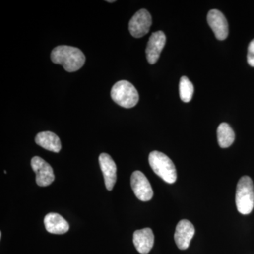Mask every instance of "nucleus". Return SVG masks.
<instances>
[{"instance_id": "3", "label": "nucleus", "mask_w": 254, "mask_h": 254, "mask_svg": "<svg viewBox=\"0 0 254 254\" xmlns=\"http://www.w3.org/2000/svg\"><path fill=\"white\" fill-rule=\"evenodd\" d=\"M235 200L237 210L241 214L248 215L252 213L254 208V187L250 177H242L238 182Z\"/></svg>"}, {"instance_id": "16", "label": "nucleus", "mask_w": 254, "mask_h": 254, "mask_svg": "<svg viewBox=\"0 0 254 254\" xmlns=\"http://www.w3.org/2000/svg\"><path fill=\"white\" fill-rule=\"evenodd\" d=\"M194 88L187 76H182L180 82V95L182 101L189 103L191 100Z\"/></svg>"}, {"instance_id": "5", "label": "nucleus", "mask_w": 254, "mask_h": 254, "mask_svg": "<svg viewBox=\"0 0 254 254\" xmlns=\"http://www.w3.org/2000/svg\"><path fill=\"white\" fill-rule=\"evenodd\" d=\"M152 25V17L146 9H142L133 15L128 23V30L132 36L142 38L150 31Z\"/></svg>"}, {"instance_id": "18", "label": "nucleus", "mask_w": 254, "mask_h": 254, "mask_svg": "<svg viewBox=\"0 0 254 254\" xmlns=\"http://www.w3.org/2000/svg\"><path fill=\"white\" fill-rule=\"evenodd\" d=\"M108 2L112 3V2H115V0H113V1H107Z\"/></svg>"}, {"instance_id": "15", "label": "nucleus", "mask_w": 254, "mask_h": 254, "mask_svg": "<svg viewBox=\"0 0 254 254\" xmlns=\"http://www.w3.org/2000/svg\"><path fill=\"white\" fill-rule=\"evenodd\" d=\"M217 135L218 144L222 148H228L235 141V132L228 124H220L217 130Z\"/></svg>"}, {"instance_id": "7", "label": "nucleus", "mask_w": 254, "mask_h": 254, "mask_svg": "<svg viewBox=\"0 0 254 254\" xmlns=\"http://www.w3.org/2000/svg\"><path fill=\"white\" fill-rule=\"evenodd\" d=\"M131 185L133 193L141 201H148L153 198V191L147 177L140 171L131 175Z\"/></svg>"}, {"instance_id": "14", "label": "nucleus", "mask_w": 254, "mask_h": 254, "mask_svg": "<svg viewBox=\"0 0 254 254\" xmlns=\"http://www.w3.org/2000/svg\"><path fill=\"white\" fill-rule=\"evenodd\" d=\"M36 143L42 148L54 153H59L62 149L59 137L51 131L40 132L36 137Z\"/></svg>"}, {"instance_id": "13", "label": "nucleus", "mask_w": 254, "mask_h": 254, "mask_svg": "<svg viewBox=\"0 0 254 254\" xmlns=\"http://www.w3.org/2000/svg\"><path fill=\"white\" fill-rule=\"evenodd\" d=\"M44 224L47 231L55 235H63L69 229L67 221L58 213H48L45 217Z\"/></svg>"}, {"instance_id": "12", "label": "nucleus", "mask_w": 254, "mask_h": 254, "mask_svg": "<svg viewBox=\"0 0 254 254\" xmlns=\"http://www.w3.org/2000/svg\"><path fill=\"white\" fill-rule=\"evenodd\" d=\"M154 235L150 228L136 230L133 233V245L140 254H148L154 245Z\"/></svg>"}, {"instance_id": "8", "label": "nucleus", "mask_w": 254, "mask_h": 254, "mask_svg": "<svg viewBox=\"0 0 254 254\" xmlns=\"http://www.w3.org/2000/svg\"><path fill=\"white\" fill-rule=\"evenodd\" d=\"M207 21L217 39L220 41L226 39L229 34L228 23L221 11L217 9L210 10L207 16Z\"/></svg>"}, {"instance_id": "1", "label": "nucleus", "mask_w": 254, "mask_h": 254, "mask_svg": "<svg viewBox=\"0 0 254 254\" xmlns=\"http://www.w3.org/2000/svg\"><path fill=\"white\" fill-rule=\"evenodd\" d=\"M51 60L53 63L62 65L68 72H74L84 65L86 57L77 48L60 46L52 51Z\"/></svg>"}, {"instance_id": "6", "label": "nucleus", "mask_w": 254, "mask_h": 254, "mask_svg": "<svg viewBox=\"0 0 254 254\" xmlns=\"http://www.w3.org/2000/svg\"><path fill=\"white\" fill-rule=\"evenodd\" d=\"M31 165L36 173L37 185L40 187H47L51 185L55 180L54 172L50 164L38 156L32 158Z\"/></svg>"}, {"instance_id": "4", "label": "nucleus", "mask_w": 254, "mask_h": 254, "mask_svg": "<svg viewBox=\"0 0 254 254\" xmlns=\"http://www.w3.org/2000/svg\"><path fill=\"white\" fill-rule=\"evenodd\" d=\"M112 99L125 108H131L136 106L139 100V95L133 84L123 80L117 82L111 90Z\"/></svg>"}, {"instance_id": "17", "label": "nucleus", "mask_w": 254, "mask_h": 254, "mask_svg": "<svg viewBox=\"0 0 254 254\" xmlns=\"http://www.w3.org/2000/svg\"><path fill=\"white\" fill-rule=\"evenodd\" d=\"M247 62L251 66L254 67V39L251 41L250 46H249Z\"/></svg>"}, {"instance_id": "11", "label": "nucleus", "mask_w": 254, "mask_h": 254, "mask_svg": "<svg viewBox=\"0 0 254 254\" xmlns=\"http://www.w3.org/2000/svg\"><path fill=\"white\" fill-rule=\"evenodd\" d=\"M99 163L104 177L105 187L108 190H112L117 181L116 164L112 157L107 153L100 154Z\"/></svg>"}, {"instance_id": "9", "label": "nucleus", "mask_w": 254, "mask_h": 254, "mask_svg": "<svg viewBox=\"0 0 254 254\" xmlns=\"http://www.w3.org/2000/svg\"><path fill=\"white\" fill-rule=\"evenodd\" d=\"M165 43L166 36L163 31L155 32L150 36L145 49V55L148 63L154 64L158 62Z\"/></svg>"}, {"instance_id": "10", "label": "nucleus", "mask_w": 254, "mask_h": 254, "mask_svg": "<svg viewBox=\"0 0 254 254\" xmlns=\"http://www.w3.org/2000/svg\"><path fill=\"white\" fill-rule=\"evenodd\" d=\"M194 234V226L191 222L187 220L179 222L175 233V240L177 247L181 250H187Z\"/></svg>"}, {"instance_id": "2", "label": "nucleus", "mask_w": 254, "mask_h": 254, "mask_svg": "<svg viewBox=\"0 0 254 254\" xmlns=\"http://www.w3.org/2000/svg\"><path fill=\"white\" fill-rule=\"evenodd\" d=\"M149 164L152 170L164 181L173 184L177 180V170L171 159L161 152H151L149 155Z\"/></svg>"}]
</instances>
